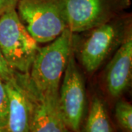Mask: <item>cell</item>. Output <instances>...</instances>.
I'll use <instances>...</instances> for the list:
<instances>
[{"label":"cell","mask_w":132,"mask_h":132,"mask_svg":"<svg viewBox=\"0 0 132 132\" xmlns=\"http://www.w3.org/2000/svg\"><path fill=\"white\" fill-rule=\"evenodd\" d=\"M5 86L8 95V114L7 128L9 132H29L32 115V101L17 72Z\"/></svg>","instance_id":"obj_8"},{"label":"cell","mask_w":132,"mask_h":132,"mask_svg":"<svg viewBox=\"0 0 132 132\" xmlns=\"http://www.w3.org/2000/svg\"><path fill=\"white\" fill-rule=\"evenodd\" d=\"M112 0H63L68 28L81 32L108 22Z\"/></svg>","instance_id":"obj_6"},{"label":"cell","mask_w":132,"mask_h":132,"mask_svg":"<svg viewBox=\"0 0 132 132\" xmlns=\"http://www.w3.org/2000/svg\"><path fill=\"white\" fill-rule=\"evenodd\" d=\"M72 51L73 33L68 28L49 45L39 48L28 73L38 90L59 92L60 80Z\"/></svg>","instance_id":"obj_1"},{"label":"cell","mask_w":132,"mask_h":132,"mask_svg":"<svg viewBox=\"0 0 132 132\" xmlns=\"http://www.w3.org/2000/svg\"><path fill=\"white\" fill-rule=\"evenodd\" d=\"M132 74V36L126 35L109 62L106 75V85L109 95L118 98L131 84Z\"/></svg>","instance_id":"obj_9"},{"label":"cell","mask_w":132,"mask_h":132,"mask_svg":"<svg viewBox=\"0 0 132 132\" xmlns=\"http://www.w3.org/2000/svg\"><path fill=\"white\" fill-rule=\"evenodd\" d=\"M115 117L124 131L132 132L131 104L124 100L119 101L115 106Z\"/></svg>","instance_id":"obj_11"},{"label":"cell","mask_w":132,"mask_h":132,"mask_svg":"<svg viewBox=\"0 0 132 132\" xmlns=\"http://www.w3.org/2000/svg\"><path fill=\"white\" fill-rule=\"evenodd\" d=\"M85 132H114L106 106L98 97H94L91 102Z\"/></svg>","instance_id":"obj_10"},{"label":"cell","mask_w":132,"mask_h":132,"mask_svg":"<svg viewBox=\"0 0 132 132\" xmlns=\"http://www.w3.org/2000/svg\"><path fill=\"white\" fill-rule=\"evenodd\" d=\"M15 9L38 43L53 41L68 28L63 0H20Z\"/></svg>","instance_id":"obj_2"},{"label":"cell","mask_w":132,"mask_h":132,"mask_svg":"<svg viewBox=\"0 0 132 132\" xmlns=\"http://www.w3.org/2000/svg\"><path fill=\"white\" fill-rule=\"evenodd\" d=\"M64 73L61 88L59 90L60 109L66 128L73 132H80L85 109V89L73 51L71 52Z\"/></svg>","instance_id":"obj_4"},{"label":"cell","mask_w":132,"mask_h":132,"mask_svg":"<svg viewBox=\"0 0 132 132\" xmlns=\"http://www.w3.org/2000/svg\"><path fill=\"white\" fill-rule=\"evenodd\" d=\"M64 132H73V131H71V130H69L68 128H65V131H64Z\"/></svg>","instance_id":"obj_16"},{"label":"cell","mask_w":132,"mask_h":132,"mask_svg":"<svg viewBox=\"0 0 132 132\" xmlns=\"http://www.w3.org/2000/svg\"><path fill=\"white\" fill-rule=\"evenodd\" d=\"M0 132H9L8 129L0 123Z\"/></svg>","instance_id":"obj_15"},{"label":"cell","mask_w":132,"mask_h":132,"mask_svg":"<svg viewBox=\"0 0 132 132\" xmlns=\"http://www.w3.org/2000/svg\"><path fill=\"white\" fill-rule=\"evenodd\" d=\"M20 0H0V15L7 10L16 8Z\"/></svg>","instance_id":"obj_14"},{"label":"cell","mask_w":132,"mask_h":132,"mask_svg":"<svg viewBox=\"0 0 132 132\" xmlns=\"http://www.w3.org/2000/svg\"><path fill=\"white\" fill-rule=\"evenodd\" d=\"M40 48L27 32L15 8L0 15V50L9 65L22 73H29Z\"/></svg>","instance_id":"obj_3"},{"label":"cell","mask_w":132,"mask_h":132,"mask_svg":"<svg viewBox=\"0 0 132 132\" xmlns=\"http://www.w3.org/2000/svg\"><path fill=\"white\" fill-rule=\"evenodd\" d=\"M121 39V31L117 24L104 23L92 29L81 46L80 61L89 73L95 71Z\"/></svg>","instance_id":"obj_7"},{"label":"cell","mask_w":132,"mask_h":132,"mask_svg":"<svg viewBox=\"0 0 132 132\" xmlns=\"http://www.w3.org/2000/svg\"><path fill=\"white\" fill-rule=\"evenodd\" d=\"M17 72V75L32 101V115L29 132H64L59 106V92H43L38 90L28 73Z\"/></svg>","instance_id":"obj_5"},{"label":"cell","mask_w":132,"mask_h":132,"mask_svg":"<svg viewBox=\"0 0 132 132\" xmlns=\"http://www.w3.org/2000/svg\"><path fill=\"white\" fill-rule=\"evenodd\" d=\"M7 114L8 95L5 86V82L0 79V123L6 128L7 122Z\"/></svg>","instance_id":"obj_12"},{"label":"cell","mask_w":132,"mask_h":132,"mask_svg":"<svg viewBox=\"0 0 132 132\" xmlns=\"http://www.w3.org/2000/svg\"><path fill=\"white\" fill-rule=\"evenodd\" d=\"M15 75V71L9 65L0 50V79L4 81L11 79Z\"/></svg>","instance_id":"obj_13"}]
</instances>
